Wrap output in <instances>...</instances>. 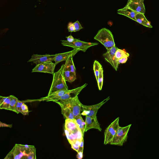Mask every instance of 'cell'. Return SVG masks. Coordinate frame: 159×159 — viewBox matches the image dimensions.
Wrapping results in <instances>:
<instances>
[{"mask_svg": "<svg viewBox=\"0 0 159 159\" xmlns=\"http://www.w3.org/2000/svg\"><path fill=\"white\" fill-rule=\"evenodd\" d=\"M66 38L67 39V41L69 42H73L75 39L71 35H69V37H66Z\"/></svg>", "mask_w": 159, "mask_h": 159, "instance_id": "obj_39", "label": "cell"}, {"mask_svg": "<svg viewBox=\"0 0 159 159\" xmlns=\"http://www.w3.org/2000/svg\"><path fill=\"white\" fill-rule=\"evenodd\" d=\"M81 141L76 140L73 141L70 144L71 146V148H73V150L76 152H78L79 150V147Z\"/></svg>", "mask_w": 159, "mask_h": 159, "instance_id": "obj_30", "label": "cell"}, {"mask_svg": "<svg viewBox=\"0 0 159 159\" xmlns=\"http://www.w3.org/2000/svg\"><path fill=\"white\" fill-rule=\"evenodd\" d=\"M1 126L11 127H12V125H7L6 124H4V123H2L1 122Z\"/></svg>", "mask_w": 159, "mask_h": 159, "instance_id": "obj_40", "label": "cell"}, {"mask_svg": "<svg viewBox=\"0 0 159 159\" xmlns=\"http://www.w3.org/2000/svg\"><path fill=\"white\" fill-rule=\"evenodd\" d=\"M144 14L140 13L137 14L136 16V22L145 27L153 28L149 22L146 18Z\"/></svg>", "mask_w": 159, "mask_h": 159, "instance_id": "obj_21", "label": "cell"}, {"mask_svg": "<svg viewBox=\"0 0 159 159\" xmlns=\"http://www.w3.org/2000/svg\"><path fill=\"white\" fill-rule=\"evenodd\" d=\"M119 117H117L107 128L105 132L104 144L110 143L120 127Z\"/></svg>", "mask_w": 159, "mask_h": 159, "instance_id": "obj_6", "label": "cell"}, {"mask_svg": "<svg viewBox=\"0 0 159 159\" xmlns=\"http://www.w3.org/2000/svg\"><path fill=\"white\" fill-rule=\"evenodd\" d=\"M64 64H63L57 72L54 73L53 80L48 94L56 91L69 90L64 76Z\"/></svg>", "mask_w": 159, "mask_h": 159, "instance_id": "obj_1", "label": "cell"}, {"mask_svg": "<svg viewBox=\"0 0 159 159\" xmlns=\"http://www.w3.org/2000/svg\"><path fill=\"white\" fill-rule=\"evenodd\" d=\"M64 76L66 81L70 83H73L76 79V74L71 72L65 66L64 69Z\"/></svg>", "mask_w": 159, "mask_h": 159, "instance_id": "obj_22", "label": "cell"}, {"mask_svg": "<svg viewBox=\"0 0 159 159\" xmlns=\"http://www.w3.org/2000/svg\"><path fill=\"white\" fill-rule=\"evenodd\" d=\"M11 101L9 106V110L15 112V107H16L18 99L13 95H10Z\"/></svg>", "mask_w": 159, "mask_h": 159, "instance_id": "obj_29", "label": "cell"}, {"mask_svg": "<svg viewBox=\"0 0 159 159\" xmlns=\"http://www.w3.org/2000/svg\"><path fill=\"white\" fill-rule=\"evenodd\" d=\"M88 84L85 83L83 86L79 87L76 89L69 90V91L65 94L56 99L51 100L54 102H56L59 101L67 100L73 99L78 97L81 91L83 90L86 86Z\"/></svg>", "mask_w": 159, "mask_h": 159, "instance_id": "obj_11", "label": "cell"}, {"mask_svg": "<svg viewBox=\"0 0 159 159\" xmlns=\"http://www.w3.org/2000/svg\"><path fill=\"white\" fill-rule=\"evenodd\" d=\"M68 28L69 32H75V28L73 23H69L68 25Z\"/></svg>", "mask_w": 159, "mask_h": 159, "instance_id": "obj_35", "label": "cell"}, {"mask_svg": "<svg viewBox=\"0 0 159 159\" xmlns=\"http://www.w3.org/2000/svg\"><path fill=\"white\" fill-rule=\"evenodd\" d=\"M55 56V54H46L41 55L34 54L28 62H33V64L37 65L41 63L54 61Z\"/></svg>", "mask_w": 159, "mask_h": 159, "instance_id": "obj_13", "label": "cell"}, {"mask_svg": "<svg viewBox=\"0 0 159 159\" xmlns=\"http://www.w3.org/2000/svg\"><path fill=\"white\" fill-rule=\"evenodd\" d=\"M78 155H76V157L78 159H81L83 157V152L80 151L78 152Z\"/></svg>", "mask_w": 159, "mask_h": 159, "instance_id": "obj_37", "label": "cell"}, {"mask_svg": "<svg viewBox=\"0 0 159 159\" xmlns=\"http://www.w3.org/2000/svg\"><path fill=\"white\" fill-rule=\"evenodd\" d=\"M61 44L64 46L72 48L74 49H79L81 51L86 52L90 47L98 45V43L87 42L75 39L73 42H69L67 40H61Z\"/></svg>", "mask_w": 159, "mask_h": 159, "instance_id": "obj_4", "label": "cell"}, {"mask_svg": "<svg viewBox=\"0 0 159 159\" xmlns=\"http://www.w3.org/2000/svg\"><path fill=\"white\" fill-rule=\"evenodd\" d=\"M84 144V138H83V139H82L81 141V144L79 147L78 152L80 151H81L83 152V151Z\"/></svg>", "mask_w": 159, "mask_h": 159, "instance_id": "obj_36", "label": "cell"}, {"mask_svg": "<svg viewBox=\"0 0 159 159\" xmlns=\"http://www.w3.org/2000/svg\"><path fill=\"white\" fill-rule=\"evenodd\" d=\"M64 65L71 72L76 74V70L73 62V57H70L66 60Z\"/></svg>", "mask_w": 159, "mask_h": 159, "instance_id": "obj_25", "label": "cell"}, {"mask_svg": "<svg viewBox=\"0 0 159 159\" xmlns=\"http://www.w3.org/2000/svg\"><path fill=\"white\" fill-rule=\"evenodd\" d=\"M65 127L69 133H75L81 130L75 119H65Z\"/></svg>", "mask_w": 159, "mask_h": 159, "instance_id": "obj_17", "label": "cell"}, {"mask_svg": "<svg viewBox=\"0 0 159 159\" xmlns=\"http://www.w3.org/2000/svg\"><path fill=\"white\" fill-rule=\"evenodd\" d=\"M35 151L36 150H35L30 152L28 154V156L25 157V158L28 159H36Z\"/></svg>", "mask_w": 159, "mask_h": 159, "instance_id": "obj_33", "label": "cell"}, {"mask_svg": "<svg viewBox=\"0 0 159 159\" xmlns=\"http://www.w3.org/2000/svg\"><path fill=\"white\" fill-rule=\"evenodd\" d=\"M118 13L124 15L136 21V15L139 13L134 11L132 10L125 7L124 8L118 10Z\"/></svg>", "mask_w": 159, "mask_h": 159, "instance_id": "obj_19", "label": "cell"}, {"mask_svg": "<svg viewBox=\"0 0 159 159\" xmlns=\"http://www.w3.org/2000/svg\"><path fill=\"white\" fill-rule=\"evenodd\" d=\"M55 102L69 107L73 112L75 117L81 114V112L82 110V104L79 100L78 96L74 99Z\"/></svg>", "mask_w": 159, "mask_h": 159, "instance_id": "obj_5", "label": "cell"}, {"mask_svg": "<svg viewBox=\"0 0 159 159\" xmlns=\"http://www.w3.org/2000/svg\"><path fill=\"white\" fill-rule=\"evenodd\" d=\"M81 115V114H80L77 116L75 117V119L76 122L77 123L84 137L85 132V122L83 120Z\"/></svg>", "mask_w": 159, "mask_h": 159, "instance_id": "obj_24", "label": "cell"}, {"mask_svg": "<svg viewBox=\"0 0 159 159\" xmlns=\"http://www.w3.org/2000/svg\"><path fill=\"white\" fill-rule=\"evenodd\" d=\"M80 51L79 49H74L68 52L55 54L54 60L55 65H57L61 61H66L70 57H73Z\"/></svg>", "mask_w": 159, "mask_h": 159, "instance_id": "obj_15", "label": "cell"}, {"mask_svg": "<svg viewBox=\"0 0 159 159\" xmlns=\"http://www.w3.org/2000/svg\"><path fill=\"white\" fill-rule=\"evenodd\" d=\"M56 66L52 61L41 63L36 65L32 72L48 73L53 75Z\"/></svg>", "mask_w": 159, "mask_h": 159, "instance_id": "obj_10", "label": "cell"}, {"mask_svg": "<svg viewBox=\"0 0 159 159\" xmlns=\"http://www.w3.org/2000/svg\"><path fill=\"white\" fill-rule=\"evenodd\" d=\"M118 49L115 46L111 49L107 50V52L103 54L106 61L109 63L116 71L118 69L119 64V59L116 57L115 54Z\"/></svg>", "mask_w": 159, "mask_h": 159, "instance_id": "obj_8", "label": "cell"}, {"mask_svg": "<svg viewBox=\"0 0 159 159\" xmlns=\"http://www.w3.org/2000/svg\"><path fill=\"white\" fill-rule=\"evenodd\" d=\"M115 55L116 58L119 59L125 58H128L129 57L130 54L124 50L119 49L116 51Z\"/></svg>", "mask_w": 159, "mask_h": 159, "instance_id": "obj_26", "label": "cell"}, {"mask_svg": "<svg viewBox=\"0 0 159 159\" xmlns=\"http://www.w3.org/2000/svg\"><path fill=\"white\" fill-rule=\"evenodd\" d=\"M64 129L66 136L70 144L74 141H81L84 138L81 130L75 133H69L67 130Z\"/></svg>", "mask_w": 159, "mask_h": 159, "instance_id": "obj_18", "label": "cell"}, {"mask_svg": "<svg viewBox=\"0 0 159 159\" xmlns=\"http://www.w3.org/2000/svg\"><path fill=\"white\" fill-rule=\"evenodd\" d=\"M75 28V32L78 31L81 29L83 28L81 24L78 21H77L73 23Z\"/></svg>", "mask_w": 159, "mask_h": 159, "instance_id": "obj_34", "label": "cell"}, {"mask_svg": "<svg viewBox=\"0 0 159 159\" xmlns=\"http://www.w3.org/2000/svg\"><path fill=\"white\" fill-rule=\"evenodd\" d=\"M110 99L108 97L100 103L92 105L86 106L82 105L81 115L88 116L93 118H97L96 115L97 112L101 107Z\"/></svg>", "mask_w": 159, "mask_h": 159, "instance_id": "obj_7", "label": "cell"}, {"mask_svg": "<svg viewBox=\"0 0 159 159\" xmlns=\"http://www.w3.org/2000/svg\"><path fill=\"white\" fill-rule=\"evenodd\" d=\"M61 107V114L63 115L64 119H75V116L69 107L64 105L60 104H58Z\"/></svg>", "mask_w": 159, "mask_h": 159, "instance_id": "obj_20", "label": "cell"}, {"mask_svg": "<svg viewBox=\"0 0 159 159\" xmlns=\"http://www.w3.org/2000/svg\"><path fill=\"white\" fill-rule=\"evenodd\" d=\"M131 124L125 127H120L119 128L111 142V145L122 146L126 141L128 134Z\"/></svg>", "mask_w": 159, "mask_h": 159, "instance_id": "obj_3", "label": "cell"}, {"mask_svg": "<svg viewBox=\"0 0 159 159\" xmlns=\"http://www.w3.org/2000/svg\"><path fill=\"white\" fill-rule=\"evenodd\" d=\"M23 103L24 102H23L20 101L18 100L16 107H15V112L18 114L19 113L21 112V107Z\"/></svg>", "mask_w": 159, "mask_h": 159, "instance_id": "obj_31", "label": "cell"}, {"mask_svg": "<svg viewBox=\"0 0 159 159\" xmlns=\"http://www.w3.org/2000/svg\"><path fill=\"white\" fill-rule=\"evenodd\" d=\"M0 109L9 110V106L11 101L10 96L5 97L0 96Z\"/></svg>", "mask_w": 159, "mask_h": 159, "instance_id": "obj_23", "label": "cell"}, {"mask_svg": "<svg viewBox=\"0 0 159 159\" xmlns=\"http://www.w3.org/2000/svg\"><path fill=\"white\" fill-rule=\"evenodd\" d=\"M101 65L98 61L95 60L93 65V70L97 82L98 81L99 71Z\"/></svg>", "mask_w": 159, "mask_h": 159, "instance_id": "obj_28", "label": "cell"}, {"mask_svg": "<svg viewBox=\"0 0 159 159\" xmlns=\"http://www.w3.org/2000/svg\"><path fill=\"white\" fill-rule=\"evenodd\" d=\"M94 39L99 41L107 50L116 46L113 35L110 30L106 28L100 30L94 37Z\"/></svg>", "mask_w": 159, "mask_h": 159, "instance_id": "obj_2", "label": "cell"}, {"mask_svg": "<svg viewBox=\"0 0 159 159\" xmlns=\"http://www.w3.org/2000/svg\"><path fill=\"white\" fill-rule=\"evenodd\" d=\"M69 91V90L64 89L54 91L48 94L47 96L41 98L38 100L40 101H50L51 100L59 98V97L67 93Z\"/></svg>", "mask_w": 159, "mask_h": 159, "instance_id": "obj_16", "label": "cell"}, {"mask_svg": "<svg viewBox=\"0 0 159 159\" xmlns=\"http://www.w3.org/2000/svg\"><path fill=\"white\" fill-rule=\"evenodd\" d=\"M104 71L102 66H101L99 71V74L98 81H97L98 88L100 90H101L102 88L103 84V74Z\"/></svg>", "mask_w": 159, "mask_h": 159, "instance_id": "obj_27", "label": "cell"}, {"mask_svg": "<svg viewBox=\"0 0 159 159\" xmlns=\"http://www.w3.org/2000/svg\"><path fill=\"white\" fill-rule=\"evenodd\" d=\"M128 59V58H125L119 59L118 61L119 64H123L126 63Z\"/></svg>", "mask_w": 159, "mask_h": 159, "instance_id": "obj_38", "label": "cell"}, {"mask_svg": "<svg viewBox=\"0 0 159 159\" xmlns=\"http://www.w3.org/2000/svg\"><path fill=\"white\" fill-rule=\"evenodd\" d=\"M92 129H95L101 131L102 129L97 118L86 116L85 132Z\"/></svg>", "mask_w": 159, "mask_h": 159, "instance_id": "obj_14", "label": "cell"}, {"mask_svg": "<svg viewBox=\"0 0 159 159\" xmlns=\"http://www.w3.org/2000/svg\"><path fill=\"white\" fill-rule=\"evenodd\" d=\"M144 0H129L126 6L134 11L145 14L146 9Z\"/></svg>", "mask_w": 159, "mask_h": 159, "instance_id": "obj_12", "label": "cell"}, {"mask_svg": "<svg viewBox=\"0 0 159 159\" xmlns=\"http://www.w3.org/2000/svg\"><path fill=\"white\" fill-rule=\"evenodd\" d=\"M28 155L23 145L16 144L4 159H20L23 158V157L25 158Z\"/></svg>", "mask_w": 159, "mask_h": 159, "instance_id": "obj_9", "label": "cell"}, {"mask_svg": "<svg viewBox=\"0 0 159 159\" xmlns=\"http://www.w3.org/2000/svg\"><path fill=\"white\" fill-rule=\"evenodd\" d=\"M29 112L28 106L23 103L21 107L20 113L24 115H28Z\"/></svg>", "mask_w": 159, "mask_h": 159, "instance_id": "obj_32", "label": "cell"}]
</instances>
